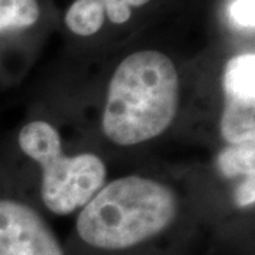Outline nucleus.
I'll return each instance as SVG.
<instances>
[{"label": "nucleus", "instance_id": "f257e3e1", "mask_svg": "<svg viewBox=\"0 0 255 255\" xmlns=\"http://www.w3.org/2000/svg\"><path fill=\"white\" fill-rule=\"evenodd\" d=\"M180 100L173 61L155 50L128 55L112 75L102 129L119 146L150 140L172 125Z\"/></svg>", "mask_w": 255, "mask_h": 255}, {"label": "nucleus", "instance_id": "f03ea898", "mask_svg": "<svg viewBox=\"0 0 255 255\" xmlns=\"http://www.w3.org/2000/svg\"><path fill=\"white\" fill-rule=\"evenodd\" d=\"M177 200L169 187L152 179L127 176L102 187L77 220L80 237L101 250H125L169 227Z\"/></svg>", "mask_w": 255, "mask_h": 255}, {"label": "nucleus", "instance_id": "7ed1b4c3", "mask_svg": "<svg viewBox=\"0 0 255 255\" xmlns=\"http://www.w3.org/2000/svg\"><path fill=\"white\" fill-rule=\"evenodd\" d=\"M18 145L41 166V199L54 214L65 216L84 207L105 182L102 159L92 153L65 156L58 132L47 122L34 121L23 127Z\"/></svg>", "mask_w": 255, "mask_h": 255}, {"label": "nucleus", "instance_id": "20e7f679", "mask_svg": "<svg viewBox=\"0 0 255 255\" xmlns=\"http://www.w3.org/2000/svg\"><path fill=\"white\" fill-rule=\"evenodd\" d=\"M0 255H64L41 216L23 203L0 199Z\"/></svg>", "mask_w": 255, "mask_h": 255}, {"label": "nucleus", "instance_id": "39448f33", "mask_svg": "<svg viewBox=\"0 0 255 255\" xmlns=\"http://www.w3.org/2000/svg\"><path fill=\"white\" fill-rule=\"evenodd\" d=\"M223 87L226 105L255 108V55H236L226 65Z\"/></svg>", "mask_w": 255, "mask_h": 255}, {"label": "nucleus", "instance_id": "423d86ee", "mask_svg": "<svg viewBox=\"0 0 255 255\" xmlns=\"http://www.w3.org/2000/svg\"><path fill=\"white\" fill-rule=\"evenodd\" d=\"M105 20V6L102 0H75L65 14L68 28L78 36H92L98 33Z\"/></svg>", "mask_w": 255, "mask_h": 255}, {"label": "nucleus", "instance_id": "0eeeda50", "mask_svg": "<svg viewBox=\"0 0 255 255\" xmlns=\"http://www.w3.org/2000/svg\"><path fill=\"white\" fill-rule=\"evenodd\" d=\"M40 16L37 0H0V33L36 24Z\"/></svg>", "mask_w": 255, "mask_h": 255}, {"label": "nucleus", "instance_id": "6e6552de", "mask_svg": "<svg viewBox=\"0 0 255 255\" xmlns=\"http://www.w3.org/2000/svg\"><path fill=\"white\" fill-rule=\"evenodd\" d=\"M254 166V140L240 143V145L228 146L219 156L220 170L227 177H234L238 174L253 176L255 174Z\"/></svg>", "mask_w": 255, "mask_h": 255}, {"label": "nucleus", "instance_id": "1a4fd4ad", "mask_svg": "<svg viewBox=\"0 0 255 255\" xmlns=\"http://www.w3.org/2000/svg\"><path fill=\"white\" fill-rule=\"evenodd\" d=\"M228 16L238 27L254 30L255 0H233L228 6Z\"/></svg>", "mask_w": 255, "mask_h": 255}, {"label": "nucleus", "instance_id": "9d476101", "mask_svg": "<svg viewBox=\"0 0 255 255\" xmlns=\"http://www.w3.org/2000/svg\"><path fill=\"white\" fill-rule=\"evenodd\" d=\"M105 6V14L112 23L124 24L130 18L132 7H140L150 0H102Z\"/></svg>", "mask_w": 255, "mask_h": 255}, {"label": "nucleus", "instance_id": "9b49d317", "mask_svg": "<svg viewBox=\"0 0 255 255\" xmlns=\"http://www.w3.org/2000/svg\"><path fill=\"white\" fill-rule=\"evenodd\" d=\"M254 176H247L246 180L240 184L236 191V200L240 207H248L255 201V180Z\"/></svg>", "mask_w": 255, "mask_h": 255}]
</instances>
